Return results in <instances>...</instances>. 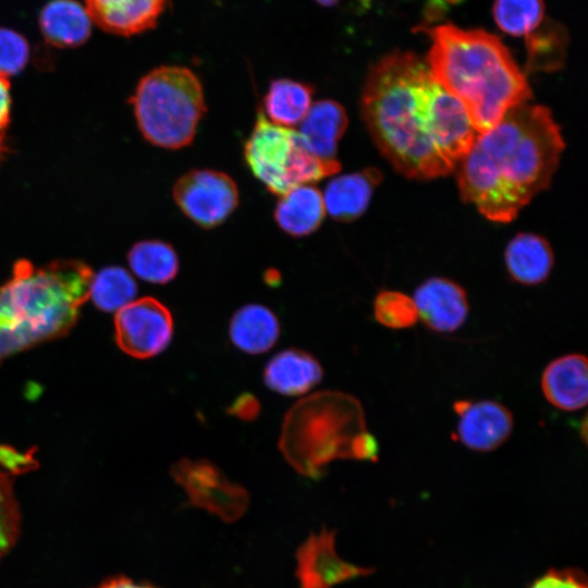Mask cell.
Segmentation results:
<instances>
[{
  "mask_svg": "<svg viewBox=\"0 0 588 588\" xmlns=\"http://www.w3.org/2000/svg\"><path fill=\"white\" fill-rule=\"evenodd\" d=\"M453 408L458 416L457 439L469 450L494 451L509 439L513 431V415L500 402L462 400L455 402Z\"/></svg>",
  "mask_w": 588,
  "mask_h": 588,
  "instance_id": "11",
  "label": "cell"
},
{
  "mask_svg": "<svg viewBox=\"0 0 588 588\" xmlns=\"http://www.w3.org/2000/svg\"><path fill=\"white\" fill-rule=\"evenodd\" d=\"M345 109L336 101L322 99L313 102L299 123V136L304 146L324 161H334L338 144L347 127Z\"/></svg>",
  "mask_w": 588,
  "mask_h": 588,
  "instance_id": "17",
  "label": "cell"
},
{
  "mask_svg": "<svg viewBox=\"0 0 588 588\" xmlns=\"http://www.w3.org/2000/svg\"><path fill=\"white\" fill-rule=\"evenodd\" d=\"M366 430L359 401L340 391H319L298 400L284 415L279 450L301 475L318 479L338 458H351L356 434Z\"/></svg>",
  "mask_w": 588,
  "mask_h": 588,
  "instance_id": "5",
  "label": "cell"
},
{
  "mask_svg": "<svg viewBox=\"0 0 588 588\" xmlns=\"http://www.w3.org/2000/svg\"><path fill=\"white\" fill-rule=\"evenodd\" d=\"M324 216L322 193L313 185H299L280 195L273 212L278 226L294 237L314 233Z\"/></svg>",
  "mask_w": 588,
  "mask_h": 588,
  "instance_id": "20",
  "label": "cell"
},
{
  "mask_svg": "<svg viewBox=\"0 0 588 588\" xmlns=\"http://www.w3.org/2000/svg\"><path fill=\"white\" fill-rule=\"evenodd\" d=\"M132 272L154 284H167L177 274L180 260L174 248L163 241H140L127 254Z\"/></svg>",
  "mask_w": 588,
  "mask_h": 588,
  "instance_id": "24",
  "label": "cell"
},
{
  "mask_svg": "<svg viewBox=\"0 0 588 588\" xmlns=\"http://www.w3.org/2000/svg\"><path fill=\"white\" fill-rule=\"evenodd\" d=\"M315 1L322 7H332L336 4L340 0H315Z\"/></svg>",
  "mask_w": 588,
  "mask_h": 588,
  "instance_id": "38",
  "label": "cell"
},
{
  "mask_svg": "<svg viewBox=\"0 0 588 588\" xmlns=\"http://www.w3.org/2000/svg\"><path fill=\"white\" fill-rule=\"evenodd\" d=\"M37 467L33 451L21 452L0 443V468L11 475H20Z\"/></svg>",
  "mask_w": 588,
  "mask_h": 588,
  "instance_id": "31",
  "label": "cell"
},
{
  "mask_svg": "<svg viewBox=\"0 0 588 588\" xmlns=\"http://www.w3.org/2000/svg\"><path fill=\"white\" fill-rule=\"evenodd\" d=\"M373 316L381 326L394 330L412 328L419 320L413 298L400 291L391 290L377 294L373 301Z\"/></svg>",
  "mask_w": 588,
  "mask_h": 588,
  "instance_id": "28",
  "label": "cell"
},
{
  "mask_svg": "<svg viewBox=\"0 0 588 588\" xmlns=\"http://www.w3.org/2000/svg\"><path fill=\"white\" fill-rule=\"evenodd\" d=\"M493 17L501 30L519 37L532 33L543 21V0H494Z\"/></svg>",
  "mask_w": 588,
  "mask_h": 588,
  "instance_id": "27",
  "label": "cell"
},
{
  "mask_svg": "<svg viewBox=\"0 0 588 588\" xmlns=\"http://www.w3.org/2000/svg\"><path fill=\"white\" fill-rule=\"evenodd\" d=\"M4 151H5V146L3 143V136H2V133H0V160L2 159Z\"/></svg>",
  "mask_w": 588,
  "mask_h": 588,
  "instance_id": "39",
  "label": "cell"
},
{
  "mask_svg": "<svg viewBox=\"0 0 588 588\" xmlns=\"http://www.w3.org/2000/svg\"><path fill=\"white\" fill-rule=\"evenodd\" d=\"M281 326L277 315L261 304H246L234 311L229 338L240 351L258 355L270 351L279 340Z\"/></svg>",
  "mask_w": 588,
  "mask_h": 588,
  "instance_id": "19",
  "label": "cell"
},
{
  "mask_svg": "<svg viewBox=\"0 0 588 588\" xmlns=\"http://www.w3.org/2000/svg\"><path fill=\"white\" fill-rule=\"evenodd\" d=\"M378 455V441L367 429L355 436L351 445L352 460L376 462Z\"/></svg>",
  "mask_w": 588,
  "mask_h": 588,
  "instance_id": "34",
  "label": "cell"
},
{
  "mask_svg": "<svg viewBox=\"0 0 588 588\" xmlns=\"http://www.w3.org/2000/svg\"><path fill=\"white\" fill-rule=\"evenodd\" d=\"M265 282L268 285L275 286L280 282V273L274 269L268 270L265 275Z\"/></svg>",
  "mask_w": 588,
  "mask_h": 588,
  "instance_id": "37",
  "label": "cell"
},
{
  "mask_svg": "<svg viewBox=\"0 0 588 588\" xmlns=\"http://www.w3.org/2000/svg\"><path fill=\"white\" fill-rule=\"evenodd\" d=\"M530 588H587V584L578 571H550L536 579Z\"/></svg>",
  "mask_w": 588,
  "mask_h": 588,
  "instance_id": "32",
  "label": "cell"
},
{
  "mask_svg": "<svg viewBox=\"0 0 588 588\" xmlns=\"http://www.w3.org/2000/svg\"><path fill=\"white\" fill-rule=\"evenodd\" d=\"M93 22L76 0H51L40 11L39 28L48 44L58 48H74L90 36Z\"/></svg>",
  "mask_w": 588,
  "mask_h": 588,
  "instance_id": "21",
  "label": "cell"
},
{
  "mask_svg": "<svg viewBox=\"0 0 588 588\" xmlns=\"http://www.w3.org/2000/svg\"><path fill=\"white\" fill-rule=\"evenodd\" d=\"M11 476L0 468V561L14 546L20 529V511Z\"/></svg>",
  "mask_w": 588,
  "mask_h": 588,
  "instance_id": "29",
  "label": "cell"
},
{
  "mask_svg": "<svg viewBox=\"0 0 588 588\" xmlns=\"http://www.w3.org/2000/svg\"><path fill=\"white\" fill-rule=\"evenodd\" d=\"M97 588H154L145 584H138L126 577H117L102 583Z\"/></svg>",
  "mask_w": 588,
  "mask_h": 588,
  "instance_id": "36",
  "label": "cell"
},
{
  "mask_svg": "<svg viewBox=\"0 0 588 588\" xmlns=\"http://www.w3.org/2000/svg\"><path fill=\"white\" fill-rule=\"evenodd\" d=\"M170 474L185 491L189 504L224 522L236 520L248 506V492L228 480L221 469L206 458L182 457L171 466Z\"/></svg>",
  "mask_w": 588,
  "mask_h": 588,
  "instance_id": "8",
  "label": "cell"
},
{
  "mask_svg": "<svg viewBox=\"0 0 588 588\" xmlns=\"http://www.w3.org/2000/svg\"><path fill=\"white\" fill-rule=\"evenodd\" d=\"M299 588H331L355 577L366 576L370 568L342 560L334 548V531L313 534L296 553Z\"/></svg>",
  "mask_w": 588,
  "mask_h": 588,
  "instance_id": "12",
  "label": "cell"
},
{
  "mask_svg": "<svg viewBox=\"0 0 588 588\" xmlns=\"http://www.w3.org/2000/svg\"><path fill=\"white\" fill-rule=\"evenodd\" d=\"M114 329L119 347L132 357L145 359L169 346L174 321L164 304L147 296L132 301L117 311Z\"/></svg>",
  "mask_w": 588,
  "mask_h": 588,
  "instance_id": "10",
  "label": "cell"
},
{
  "mask_svg": "<svg viewBox=\"0 0 588 588\" xmlns=\"http://www.w3.org/2000/svg\"><path fill=\"white\" fill-rule=\"evenodd\" d=\"M563 148L548 108L516 106L475 137L458 163L460 194L489 220L512 221L549 186Z\"/></svg>",
  "mask_w": 588,
  "mask_h": 588,
  "instance_id": "2",
  "label": "cell"
},
{
  "mask_svg": "<svg viewBox=\"0 0 588 588\" xmlns=\"http://www.w3.org/2000/svg\"><path fill=\"white\" fill-rule=\"evenodd\" d=\"M360 110L381 154L412 179L451 173L477 136L462 103L412 52L394 51L370 68Z\"/></svg>",
  "mask_w": 588,
  "mask_h": 588,
  "instance_id": "1",
  "label": "cell"
},
{
  "mask_svg": "<svg viewBox=\"0 0 588 588\" xmlns=\"http://www.w3.org/2000/svg\"><path fill=\"white\" fill-rule=\"evenodd\" d=\"M323 369L310 353L291 347L278 352L265 366L264 382L271 391L284 396H301L318 385Z\"/></svg>",
  "mask_w": 588,
  "mask_h": 588,
  "instance_id": "16",
  "label": "cell"
},
{
  "mask_svg": "<svg viewBox=\"0 0 588 588\" xmlns=\"http://www.w3.org/2000/svg\"><path fill=\"white\" fill-rule=\"evenodd\" d=\"M554 258L549 243L532 233H519L505 249V265L511 278L525 285L542 283L549 277Z\"/></svg>",
  "mask_w": 588,
  "mask_h": 588,
  "instance_id": "22",
  "label": "cell"
},
{
  "mask_svg": "<svg viewBox=\"0 0 588 588\" xmlns=\"http://www.w3.org/2000/svg\"><path fill=\"white\" fill-rule=\"evenodd\" d=\"M137 293L133 277L122 267L110 266L93 274L89 297L103 311H119L131 303Z\"/></svg>",
  "mask_w": 588,
  "mask_h": 588,
  "instance_id": "25",
  "label": "cell"
},
{
  "mask_svg": "<svg viewBox=\"0 0 588 588\" xmlns=\"http://www.w3.org/2000/svg\"><path fill=\"white\" fill-rule=\"evenodd\" d=\"M11 111L9 78L0 74V133L8 126Z\"/></svg>",
  "mask_w": 588,
  "mask_h": 588,
  "instance_id": "35",
  "label": "cell"
},
{
  "mask_svg": "<svg viewBox=\"0 0 588 588\" xmlns=\"http://www.w3.org/2000/svg\"><path fill=\"white\" fill-rule=\"evenodd\" d=\"M413 301L418 318L434 332H454L468 318L467 293L460 284L446 278L433 277L424 281L415 290Z\"/></svg>",
  "mask_w": 588,
  "mask_h": 588,
  "instance_id": "13",
  "label": "cell"
},
{
  "mask_svg": "<svg viewBox=\"0 0 588 588\" xmlns=\"http://www.w3.org/2000/svg\"><path fill=\"white\" fill-rule=\"evenodd\" d=\"M90 268L78 260L42 267L21 259L0 286V363L33 345L65 334L89 298Z\"/></svg>",
  "mask_w": 588,
  "mask_h": 588,
  "instance_id": "4",
  "label": "cell"
},
{
  "mask_svg": "<svg viewBox=\"0 0 588 588\" xmlns=\"http://www.w3.org/2000/svg\"><path fill=\"white\" fill-rule=\"evenodd\" d=\"M168 0H83L93 22L118 36H133L156 26Z\"/></svg>",
  "mask_w": 588,
  "mask_h": 588,
  "instance_id": "14",
  "label": "cell"
},
{
  "mask_svg": "<svg viewBox=\"0 0 588 588\" xmlns=\"http://www.w3.org/2000/svg\"><path fill=\"white\" fill-rule=\"evenodd\" d=\"M131 103L144 138L164 149L192 144L207 110L200 79L177 65H161L143 76Z\"/></svg>",
  "mask_w": 588,
  "mask_h": 588,
  "instance_id": "6",
  "label": "cell"
},
{
  "mask_svg": "<svg viewBox=\"0 0 588 588\" xmlns=\"http://www.w3.org/2000/svg\"><path fill=\"white\" fill-rule=\"evenodd\" d=\"M381 179L380 171L373 168L335 176L322 194L326 213L340 222L357 219L367 209Z\"/></svg>",
  "mask_w": 588,
  "mask_h": 588,
  "instance_id": "18",
  "label": "cell"
},
{
  "mask_svg": "<svg viewBox=\"0 0 588 588\" xmlns=\"http://www.w3.org/2000/svg\"><path fill=\"white\" fill-rule=\"evenodd\" d=\"M567 36L562 25L553 21L542 23L526 36L528 68L530 71H553L565 58Z\"/></svg>",
  "mask_w": 588,
  "mask_h": 588,
  "instance_id": "26",
  "label": "cell"
},
{
  "mask_svg": "<svg viewBox=\"0 0 588 588\" xmlns=\"http://www.w3.org/2000/svg\"><path fill=\"white\" fill-rule=\"evenodd\" d=\"M29 59L26 38L10 28H0V74L9 77L19 74Z\"/></svg>",
  "mask_w": 588,
  "mask_h": 588,
  "instance_id": "30",
  "label": "cell"
},
{
  "mask_svg": "<svg viewBox=\"0 0 588 588\" xmlns=\"http://www.w3.org/2000/svg\"><path fill=\"white\" fill-rule=\"evenodd\" d=\"M261 405L256 395L243 392L228 406L226 413L242 421H254L260 414Z\"/></svg>",
  "mask_w": 588,
  "mask_h": 588,
  "instance_id": "33",
  "label": "cell"
},
{
  "mask_svg": "<svg viewBox=\"0 0 588 588\" xmlns=\"http://www.w3.org/2000/svg\"><path fill=\"white\" fill-rule=\"evenodd\" d=\"M314 87L310 84L291 79H273L264 96V114L281 126L299 124L313 105Z\"/></svg>",
  "mask_w": 588,
  "mask_h": 588,
  "instance_id": "23",
  "label": "cell"
},
{
  "mask_svg": "<svg viewBox=\"0 0 588 588\" xmlns=\"http://www.w3.org/2000/svg\"><path fill=\"white\" fill-rule=\"evenodd\" d=\"M244 159L253 175L278 196L334 175L341 169L339 160L316 157L304 146L298 131L272 123L261 110L244 144Z\"/></svg>",
  "mask_w": 588,
  "mask_h": 588,
  "instance_id": "7",
  "label": "cell"
},
{
  "mask_svg": "<svg viewBox=\"0 0 588 588\" xmlns=\"http://www.w3.org/2000/svg\"><path fill=\"white\" fill-rule=\"evenodd\" d=\"M179 209L195 224L212 229L222 224L238 206V189L226 173L194 169L181 175L173 185Z\"/></svg>",
  "mask_w": 588,
  "mask_h": 588,
  "instance_id": "9",
  "label": "cell"
},
{
  "mask_svg": "<svg viewBox=\"0 0 588 588\" xmlns=\"http://www.w3.org/2000/svg\"><path fill=\"white\" fill-rule=\"evenodd\" d=\"M541 390L547 401L565 412H576L588 400V367L583 354L560 356L550 362L541 375Z\"/></svg>",
  "mask_w": 588,
  "mask_h": 588,
  "instance_id": "15",
  "label": "cell"
},
{
  "mask_svg": "<svg viewBox=\"0 0 588 588\" xmlns=\"http://www.w3.org/2000/svg\"><path fill=\"white\" fill-rule=\"evenodd\" d=\"M422 30L431 38L426 61L432 76L462 103L477 134L531 97L525 75L497 36L452 24Z\"/></svg>",
  "mask_w": 588,
  "mask_h": 588,
  "instance_id": "3",
  "label": "cell"
}]
</instances>
